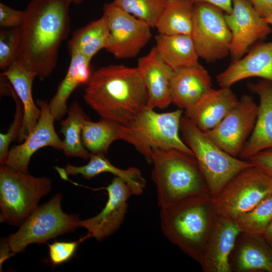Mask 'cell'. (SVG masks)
<instances>
[{"label": "cell", "instance_id": "cell-1", "mask_svg": "<svg viewBox=\"0 0 272 272\" xmlns=\"http://www.w3.org/2000/svg\"><path fill=\"white\" fill-rule=\"evenodd\" d=\"M65 0H31L21 26L16 61L43 80L56 67L58 52L71 28Z\"/></svg>", "mask_w": 272, "mask_h": 272}, {"label": "cell", "instance_id": "cell-2", "mask_svg": "<svg viewBox=\"0 0 272 272\" xmlns=\"http://www.w3.org/2000/svg\"><path fill=\"white\" fill-rule=\"evenodd\" d=\"M148 92L138 67L102 66L92 73L84 99L102 118L129 124L147 106Z\"/></svg>", "mask_w": 272, "mask_h": 272}, {"label": "cell", "instance_id": "cell-3", "mask_svg": "<svg viewBox=\"0 0 272 272\" xmlns=\"http://www.w3.org/2000/svg\"><path fill=\"white\" fill-rule=\"evenodd\" d=\"M217 216L209 193L185 198L160 212L164 235L199 263Z\"/></svg>", "mask_w": 272, "mask_h": 272}, {"label": "cell", "instance_id": "cell-4", "mask_svg": "<svg viewBox=\"0 0 272 272\" xmlns=\"http://www.w3.org/2000/svg\"><path fill=\"white\" fill-rule=\"evenodd\" d=\"M152 178L159 207L209 193L206 180L194 156L176 149L153 151Z\"/></svg>", "mask_w": 272, "mask_h": 272}, {"label": "cell", "instance_id": "cell-5", "mask_svg": "<svg viewBox=\"0 0 272 272\" xmlns=\"http://www.w3.org/2000/svg\"><path fill=\"white\" fill-rule=\"evenodd\" d=\"M182 109L157 113L146 106L127 125H123L124 139L142 154L150 164L155 149H176L194 154L179 135Z\"/></svg>", "mask_w": 272, "mask_h": 272}, {"label": "cell", "instance_id": "cell-6", "mask_svg": "<svg viewBox=\"0 0 272 272\" xmlns=\"http://www.w3.org/2000/svg\"><path fill=\"white\" fill-rule=\"evenodd\" d=\"M180 130L194 154L213 199L236 174L253 165L248 160L238 159L224 151L184 116L181 119Z\"/></svg>", "mask_w": 272, "mask_h": 272}, {"label": "cell", "instance_id": "cell-7", "mask_svg": "<svg viewBox=\"0 0 272 272\" xmlns=\"http://www.w3.org/2000/svg\"><path fill=\"white\" fill-rule=\"evenodd\" d=\"M51 180L17 171L6 164L0 167V222L20 226L51 189Z\"/></svg>", "mask_w": 272, "mask_h": 272}, {"label": "cell", "instance_id": "cell-8", "mask_svg": "<svg viewBox=\"0 0 272 272\" xmlns=\"http://www.w3.org/2000/svg\"><path fill=\"white\" fill-rule=\"evenodd\" d=\"M61 199L62 195L57 193L47 202L37 206L19 230L6 239L14 254L22 252L29 244L45 243L79 227V215L64 213Z\"/></svg>", "mask_w": 272, "mask_h": 272}, {"label": "cell", "instance_id": "cell-9", "mask_svg": "<svg viewBox=\"0 0 272 272\" xmlns=\"http://www.w3.org/2000/svg\"><path fill=\"white\" fill-rule=\"evenodd\" d=\"M272 191V178L253 165L231 179L213 199L218 216L236 221Z\"/></svg>", "mask_w": 272, "mask_h": 272}, {"label": "cell", "instance_id": "cell-10", "mask_svg": "<svg viewBox=\"0 0 272 272\" xmlns=\"http://www.w3.org/2000/svg\"><path fill=\"white\" fill-rule=\"evenodd\" d=\"M191 36L199 57L208 62L223 59L230 54L231 33L225 13L214 5L194 3Z\"/></svg>", "mask_w": 272, "mask_h": 272}, {"label": "cell", "instance_id": "cell-11", "mask_svg": "<svg viewBox=\"0 0 272 272\" xmlns=\"http://www.w3.org/2000/svg\"><path fill=\"white\" fill-rule=\"evenodd\" d=\"M103 11L109 26L105 49L118 59L136 56L149 42L151 27L113 2L105 4Z\"/></svg>", "mask_w": 272, "mask_h": 272}, {"label": "cell", "instance_id": "cell-12", "mask_svg": "<svg viewBox=\"0 0 272 272\" xmlns=\"http://www.w3.org/2000/svg\"><path fill=\"white\" fill-rule=\"evenodd\" d=\"M257 112L253 97L244 95L218 125L205 132L220 148L237 157L253 131Z\"/></svg>", "mask_w": 272, "mask_h": 272}, {"label": "cell", "instance_id": "cell-13", "mask_svg": "<svg viewBox=\"0 0 272 272\" xmlns=\"http://www.w3.org/2000/svg\"><path fill=\"white\" fill-rule=\"evenodd\" d=\"M226 23L231 33L230 54L233 60L243 57L255 42L272 32L248 0H232V10L225 14Z\"/></svg>", "mask_w": 272, "mask_h": 272}, {"label": "cell", "instance_id": "cell-14", "mask_svg": "<svg viewBox=\"0 0 272 272\" xmlns=\"http://www.w3.org/2000/svg\"><path fill=\"white\" fill-rule=\"evenodd\" d=\"M108 199L101 211L96 216L80 220L79 227L87 230L81 239L94 238L98 241L111 235L123 223L128 207V200L133 195L129 186L122 179L115 176L106 187Z\"/></svg>", "mask_w": 272, "mask_h": 272}, {"label": "cell", "instance_id": "cell-15", "mask_svg": "<svg viewBox=\"0 0 272 272\" xmlns=\"http://www.w3.org/2000/svg\"><path fill=\"white\" fill-rule=\"evenodd\" d=\"M36 104L41 110L40 116L32 131L24 142L12 147L5 164L22 172L27 173L28 167L32 155L45 147L62 150V141L58 136L54 126V117L51 114L48 103L38 99Z\"/></svg>", "mask_w": 272, "mask_h": 272}, {"label": "cell", "instance_id": "cell-16", "mask_svg": "<svg viewBox=\"0 0 272 272\" xmlns=\"http://www.w3.org/2000/svg\"><path fill=\"white\" fill-rule=\"evenodd\" d=\"M239 233L234 222L217 215L199 263L203 272H231L229 258Z\"/></svg>", "mask_w": 272, "mask_h": 272}, {"label": "cell", "instance_id": "cell-17", "mask_svg": "<svg viewBox=\"0 0 272 272\" xmlns=\"http://www.w3.org/2000/svg\"><path fill=\"white\" fill-rule=\"evenodd\" d=\"M137 67L148 92L147 106L164 109L172 103L171 81L174 71L160 57L155 47L138 60Z\"/></svg>", "mask_w": 272, "mask_h": 272}, {"label": "cell", "instance_id": "cell-18", "mask_svg": "<svg viewBox=\"0 0 272 272\" xmlns=\"http://www.w3.org/2000/svg\"><path fill=\"white\" fill-rule=\"evenodd\" d=\"M241 58L219 74L216 81L220 87L230 88L236 83L251 77L272 82V41L259 43Z\"/></svg>", "mask_w": 272, "mask_h": 272}, {"label": "cell", "instance_id": "cell-19", "mask_svg": "<svg viewBox=\"0 0 272 272\" xmlns=\"http://www.w3.org/2000/svg\"><path fill=\"white\" fill-rule=\"evenodd\" d=\"M247 87L259 96V104L253 131L239 155L243 160L272 148V82L263 79L248 83Z\"/></svg>", "mask_w": 272, "mask_h": 272}, {"label": "cell", "instance_id": "cell-20", "mask_svg": "<svg viewBox=\"0 0 272 272\" xmlns=\"http://www.w3.org/2000/svg\"><path fill=\"white\" fill-rule=\"evenodd\" d=\"M229 264L231 271L272 272V247L261 235L240 232Z\"/></svg>", "mask_w": 272, "mask_h": 272}, {"label": "cell", "instance_id": "cell-21", "mask_svg": "<svg viewBox=\"0 0 272 272\" xmlns=\"http://www.w3.org/2000/svg\"><path fill=\"white\" fill-rule=\"evenodd\" d=\"M238 100L230 88H212L196 104L184 110V116L199 129L207 131L218 125Z\"/></svg>", "mask_w": 272, "mask_h": 272}, {"label": "cell", "instance_id": "cell-22", "mask_svg": "<svg viewBox=\"0 0 272 272\" xmlns=\"http://www.w3.org/2000/svg\"><path fill=\"white\" fill-rule=\"evenodd\" d=\"M212 89L211 76L199 63L174 71L171 81L172 103L185 110L196 104Z\"/></svg>", "mask_w": 272, "mask_h": 272}, {"label": "cell", "instance_id": "cell-23", "mask_svg": "<svg viewBox=\"0 0 272 272\" xmlns=\"http://www.w3.org/2000/svg\"><path fill=\"white\" fill-rule=\"evenodd\" d=\"M1 76L9 81L23 105L22 124L18 137L21 142L32 131L40 116V109L34 103L32 96V85L36 76L16 61Z\"/></svg>", "mask_w": 272, "mask_h": 272}, {"label": "cell", "instance_id": "cell-24", "mask_svg": "<svg viewBox=\"0 0 272 272\" xmlns=\"http://www.w3.org/2000/svg\"><path fill=\"white\" fill-rule=\"evenodd\" d=\"M66 74L59 84L56 92L48 103L55 120H59L67 112V101L79 86L87 84L92 73L91 60L79 53H71Z\"/></svg>", "mask_w": 272, "mask_h": 272}, {"label": "cell", "instance_id": "cell-25", "mask_svg": "<svg viewBox=\"0 0 272 272\" xmlns=\"http://www.w3.org/2000/svg\"><path fill=\"white\" fill-rule=\"evenodd\" d=\"M155 39L158 54L174 71L199 63V57L191 35L158 33Z\"/></svg>", "mask_w": 272, "mask_h": 272}, {"label": "cell", "instance_id": "cell-26", "mask_svg": "<svg viewBox=\"0 0 272 272\" xmlns=\"http://www.w3.org/2000/svg\"><path fill=\"white\" fill-rule=\"evenodd\" d=\"M108 36V20L103 14L73 33L68 43L70 53H81L91 60L99 51L105 49Z\"/></svg>", "mask_w": 272, "mask_h": 272}, {"label": "cell", "instance_id": "cell-27", "mask_svg": "<svg viewBox=\"0 0 272 272\" xmlns=\"http://www.w3.org/2000/svg\"><path fill=\"white\" fill-rule=\"evenodd\" d=\"M123 125L114 121L102 118L93 122L88 117L84 122L82 142L91 154H107L112 143L117 140H123Z\"/></svg>", "mask_w": 272, "mask_h": 272}, {"label": "cell", "instance_id": "cell-28", "mask_svg": "<svg viewBox=\"0 0 272 272\" xmlns=\"http://www.w3.org/2000/svg\"><path fill=\"white\" fill-rule=\"evenodd\" d=\"M194 4L191 0H167L155 26L158 33L191 35Z\"/></svg>", "mask_w": 272, "mask_h": 272}, {"label": "cell", "instance_id": "cell-29", "mask_svg": "<svg viewBox=\"0 0 272 272\" xmlns=\"http://www.w3.org/2000/svg\"><path fill=\"white\" fill-rule=\"evenodd\" d=\"M67 113V117L60 123V132L64 135L62 150L66 157L89 158L91 153L82 140L84 122L88 117L76 101L72 104Z\"/></svg>", "mask_w": 272, "mask_h": 272}, {"label": "cell", "instance_id": "cell-30", "mask_svg": "<svg viewBox=\"0 0 272 272\" xmlns=\"http://www.w3.org/2000/svg\"><path fill=\"white\" fill-rule=\"evenodd\" d=\"M272 221V191L234 221L240 232L262 235Z\"/></svg>", "mask_w": 272, "mask_h": 272}, {"label": "cell", "instance_id": "cell-31", "mask_svg": "<svg viewBox=\"0 0 272 272\" xmlns=\"http://www.w3.org/2000/svg\"><path fill=\"white\" fill-rule=\"evenodd\" d=\"M115 5L145 22L151 27L156 25L163 12L167 0H113Z\"/></svg>", "mask_w": 272, "mask_h": 272}, {"label": "cell", "instance_id": "cell-32", "mask_svg": "<svg viewBox=\"0 0 272 272\" xmlns=\"http://www.w3.org/2000/svg\"><path fill=\"white\" fill-rule=\"evenodd\" d=\"M94 168L97 174L107 172L122 179L130 187L133 195L143 193L146 181L140 170L134 167L121 169L113 165L104 155H98L95 160Z\"/></svg>", "mask_w": 272, "mask_h": 272}, {"label": "cell", "instance_id": "cell-33", "mask_svg": "<svg viewBox=\"0 0 272 272\" xmlns=\"http://www.w3.org/2000/svg\"><path fill=\"white\" fill-rule=\"evenodd\" d=\"M21 40V27L0 31V68L5 70L16 60Z\"/></svg>", "mask_w": 272, "mask_h": 272}, {"label": "cell", "instance_id": "cell-34", "mask_svg": "<svg viewBox=\"0 0 272 272\" xmlns=\"http://www.w3.org/2000/svg\"><path fill=\"white\" fill-rule=\"evenodd\" d=\"M11 95L16 103V111L13 122L7 132L0 133V163L5 164L9 152L10 145L17 137L21 129L23 117V107L21 102L11 86Z\"/></svg>", "mask_w": 272, "mask_h": 272}, {"label": "cell", "instance_id": "cell-35", "mask_svg": "<svg viewBox=\"0 0 272 272\" xmlns=\"http://www.w3.org/2000/svg\"><path fill=\"white\" fill-rule=\"evenodd\" d=\"M83 242L81 239L72 242L55 241L48 244L49 257L54 266L66 262L75 254L80 243Z\"/></svg>", "mask_w": 272, "mask_h": 272}, {"label": "cell", "instance_id": "cell-36", "mask_svg": "<svg viewBox=\"0 0 272 272\" xmlns=\"http://www.w3.org/2000/svg\"><path fill=\"white\" fill-rule=\"evenodd\" d=\"M25 11L16 10L0 3V26L2 28H13L21 27L23 23Z\"/></svg>", "mask_w": 272, "mask_h": 272}, {"label": "cell", "instance_id": "cell-37", "mask_svg": "<svg viewBox=\"0 0 272 272\" xmlns=\"http://www.w3.org/2000/svg\"><path fill=\"white\" fill-rule=\"evenodd\" d=\"M248 160L254 166L272 178V148L262 150Z\"/></svg>", "mask_w": 272, "mask_h": 272}, {"label": "cell", "instance_id": "cell-38", "mask_svg": "<svg viewBox=\"0 0 272 272\" xmlns=\"http://www.w3.org/2000/svg\"><path fill=\"white\" fill-rule=\"evenodd\" d=\"M194 3L205 2L221 9L225 14H229L232 10V0H191Z\"/></svg>", "mask_w": 272, "mask_h": 272}, {"label": "cell", "instance_id": "cell-39", "mask_svg": "<svg viewBox=\"0 0 272 272\" xmlns=\"http://www.w3.org/2000/svg\"><path fill=\"white\" fill-rule=\"evenodd\" d=\"M259 15L262 17L264 13L272 7V0H248Z\"/></svg>", "mask_w": 272, "mask_h": 272}, {"label": "cell", "instance_id": "cell-40", "mask_svg": "<svg viewBox=\"0 0 272 272\" xmlns=\"http://www.w3.org/2000/svg\"><path fill=\"white\" fill-rule=\"evenodd\" d=\"M13 255H14V254L10 249L6 239H5V241L4 240H3L2 242H1V265L5 260L10 257L11 256Z\"/></svg>", "mask_w": 272, "mask_h": 272}, {"label": "cell", "instance_id": "cell-41", "mask_svg": "<svg viewBox=\"0 0 272 272\" xmlns=\"http://www.w3.org/2000/svg\"><path fill=\"white\" fill-rule=\"evenodd\" d=\"M262 236L268 244L272 247V221L266 227Z\"/></svg>", "mask_w": 272, "mask_h": 272}, {"label": "cell", "instance_id": "cell-42", "mask_svg": "<svg viewBox=\"0 0 272 272\" xmlns=\"http://www.w3.org/2000/svg\"><path fill=\"white\" fill-rule=\"evenodd\" d=\"M262 18L268 25H272V7L264 13Z\"/></svg>", "mask_w": 272, "mask_h": 272}, {"label": "cell", "instance_id": "cell-43", "mask_svg": "<svg viewBox=\"0 0 272 272\" xmlns=\"http://www.w3.org/2000/svg\"><path fill=\"white\" fill-rule=\"evenodd\" d=\"M71 4H79L82 3L84 0H65Z\"/></svg>", "mask_w": 272, "mask_h": 272}]
</instances>
